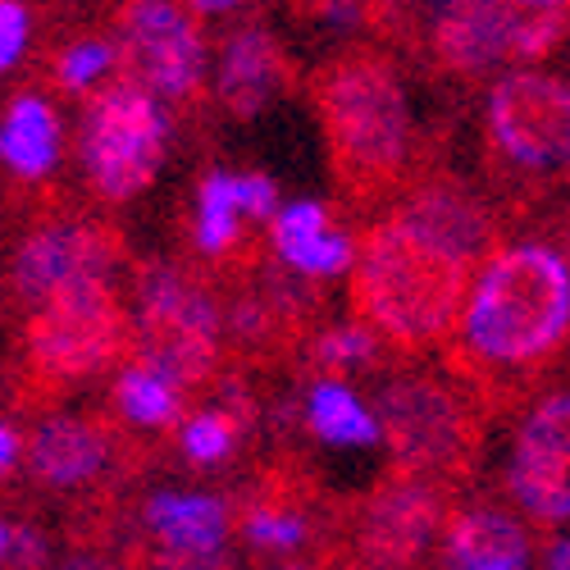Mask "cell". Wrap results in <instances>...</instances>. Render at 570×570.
I'll list each match as a JSON object with an SVG mask.
<instances>
[{
  "label": "cell",
  "instance_id": "obj_1",
  "mask_svg": "<svg viewBox=\"0 0 570 570\" xmlns=\"http://www.w3.org/2000/svg\"><path fill=\"white\" fill-rule=\"evenodd\" d=\"M570 343V256L548 243H502L474 278L443 370L489 420L520 415L557 374Z\"/></svg>",
  "mask_w": 570,
  "mask_h": 570
},
{
  "label": "cell",
  "instance_id": "obj_2",
  "mask_svg": "<svg viewBox=\"0 0 570 570\" xmlns=\"http://www.w3.org/2000/svg\"><path fill=\"white\" fill-rule=\"evenodd\" d=\"M306 97L324 137L334 202L347 215H379L415 174V119L393 51L361 41L328 56L306 78Z\"/></svg>",
  "mask_w": 570,
  "mask_h": 570
},
{
  "label": "cell",
  "instance_id": "obj_3",
  "mask_svg": "<svg viewBox=\"0 0 570 570\" xmlns=\"http://www.w3.org/2000/svg\"><path fill=\"white\" fill-rule=\"evenodd\" d=\"M474 278L480 265L461 261L384 210L356 228L347 311L352 324L374 334L393 361H420L456 338Z\"/></svg>",
  "mask_w": 570,
  "mask_h": 570
},
{
  "label": "cell",
  "instance_id": "obj_4",
  "mask_svg": "<svg viewBox=\"0 0 570 570\" xmlns=\"http://www.w3.org/2000/svg\"><path fill=\"white\" fill-rule=\"evenodd\" d=\"M137 356V315L124 306L115 278H78L23 320L14 361V406L51 415L101 374H119Z\"/></svg>",
  "mask_w": 570,
  "mask_h": 570
},
{
  "label": "cell",
  "instance_id": "obj_5",
  "mask_svg": "<svg viewBox=\"0 0 570 570\" xmlns=\"http://www.w3.org/2000/svg\"><path fill=\"white\" fill-rule=\"evenodd\" d=\"M374 420L379 439L389 448V465L465 498L480 480L489 415L452 374L430 370H389L384 384H374Z\"/></svg>",
  "mask_w": 570,
  "mask_h": 570
},
{
  "label": "cell",
  "instance_id": "obj_6",
  "mask_svg": "<svg viewBox=\"0 0 570 570\" xmlns=\"http://www.w3.org/2000/svg\"><path fill=\"white\" fill-rule=\"evenodd\" d=\"M137 365L156 370L197 406L228 379L224 306L215 283L187 261H137Z\"/></svg>",
  "mask_w": 570,
  "mask_h": 570
},
{
  "label": "cell",
  "instance_id": "obj_7",
  "mask_svg": "<svg viewBox=\"0 0 570 570\" xmlns=\"http://www.w3.org/2000/svg\"><path fill=\"white\" fill-rule=\"evenodd\" d=\"M461 498L389 465L370 489L334 502L324 557L338 570H424Z\"/></svg>",
  "mask_w": 570,
  "mask_h": 570
},
{
  "label": "cell",
  "instance_id": "obj_8",
  "mask_svg": "<svg viewBox=\"0 0 570 570\" xmlns=\"http://www.w3.org/2000/svg\"><path fill=\"white\" fill-rule=\"evenodd\" d=\"M160 452V439H141L110 406L87 415H41L23 434V480L37 498L82 507L128 493Z\"/></svg>",
  "mask_w": 570,
  "mask_h": 570
},
{
  "label": "cell",
  "instance_id": "obj_9",
  "mask_svg": "<svg viewBox=\"0 0 570 570\" xmlns=\"http://www.w3.org/2000/svg\"><path fill=\"white\" fill-rule=\"evenodd\" d=\"M402 32H415L424 60L439 78L480 82L507 65L530 69L548 60L570 32L561 14H534L515 0H430L420 14L402 19Z\"/></svg>",
  "mask_w": 570,
  "mask_h": 570
},
{
  "label": "cell",
  "instance_id": "obj_10",
  "mask_svg": "<svg viewBox=\"0 0 570 570\" xmlns=\"http://www.w3.org/2000/svg\"><path fill=\"white\" fill-rule=\"evenodd\" d=\"M124 261L128 243L106 215H91L87 206L37 187L0 278H6V297L32 315L78 278H115Z\"/></svg>",
  "mask_w": 570,
  "mask_h": 570
},
{
  "label": "cell",
  "instance_id": "obj_11",
  "mask_svg": "<svg viewBox=\"0 0 570 570\" xmlns=\"http://www.w3.org/2000/svg\"><path fill=\"white\" fill-rule=\"evenodd\" d=\"M169 147V119L160 101L132 78H110L82 101L78 165L87 193L101 206H128L156 183Z\"/></svg>",
  "mask_w": 570,
  "mask_h": 570
},
{
  "label": "cell",
  "instance_id": "obj_12",
  "mask_svg": "<svg viewBox=\"0 0 570 570\" xmlns=\"http://www.w3.org/2000/svg\"><path fill=\"white\" fill-rule=\"evenodd\" d=\"M106 32L119 51V73L147 87L174 115L197 119L206 101V37L202 14L183 0H110Z\"/></svg>",
  "mask_w": 570,
  "mask_h": 570
},
{
  "label": "cell",
  "instance_id": "obj_13",
  "mask_svg": "<svg viewBox=\"0 0 570 570\" xmlns=\"http://www.w3.org/2000/svg\"><path fill=\"white\" fill-rule=\"evenodd\" d=\"M233 502V534L256 557H324L334 502L328 484L302 452L265 456L243 484L228 493Z\"/></svg>",
  "mask_w": 570,
  "mask_h": 570
},
{
  "label": "cell",
  "instance_id": "obj_14",
  "mask_svg": "<svg viewBox=\"0 0 570 570\" xmlns=\"http://www.w3.org/2000/svg\"><path fill=\"white\" fill-rule=\"evenodd\" d=\"M484 137L493 169L511 183L570 169V78L511 69L489 87Z\"/></svg>",
  "mask_w": 570,
  "mask_h": 570
},
{
  "label": "cell",
  "instance_id": "obj_15",
  "mask_svg": "<svg viewBox=\"0 0 570 570\" xmlns=\"http://www.w3.org/2000/svg\"><path fill=\"white\" fill-rule=\"evenodd\" d=\"M507 502L539 530L570 520V389L539 393L520 411L507 461Z\"/></svg>",
  "mask_w": 570,
  "mask_h": 570
},
{
  "label": "cell",
  "instance_id": "obj_16",
  "mask_svg": "<svg viewBox=\"0 0 570 570\" xmlns=\"http://www.w3.org/2000/svg\"><path fill=\"white\" fill-rule=\"evenodd\" d=\"M389 215H397L402 224H411L415 233L430 237V243L456 252L461 261L480 265V269L502 247V224H498V210L489 206V197L474 193L461 174L443 169L439 160L415 165V174L406 178V187L389 206Z\"/></svg>",
  "mask_w": 570,
  "mask_h": 570
},
{
  "label": "cell",
  "instance_id": "obj_17",
  "mask_svg": "<svg viewBox=\"0 0 570 570\" xmlns=\"http://www.w3.org/2000/svg\"><path fill=\"white\" fill-rule=\"evenodd\" d=\"M434 570H534V534L507 502H456L443 525Z\"/></svg>",
  "mask_w": 570,
  "mask_h": 570
},
{
  "label": "cell",
  "instance_id": "obj_18",
  "mask_svg": "<svg viewBox=\"0 0 570 570\" xmlns=\"http://www.w3.org/2000/svg\"><path fill=\"white\" fill-rule=\"evenodd\" d=\"M297 82H302V69L293 65L288 46H283L269 28L243 23L237 32L224 37L215 97H219V106H224L237 124L256 119L265 106H274L278 97H288Z\"/></svg>",
  "mask_w": 570,
  "mask_h": 570
},
{
  "label": "cell",
  "instance_id": "obj_19",
  "mask_svg": "<svg viewBox=\"0 0 570 570\" xmlns=\"http://www.w3.org/2000/svg\"><path fill=\"white\" fill-rule=\"evenodd\" d=\"M347 219L352 215L338 202H293L269 219V247L283 265L306 278L343 274L356 261V237Z\"/></svg>",
  "mask_w": 570,
  "mask_h": 570
},
{
  "label": "cell",
  "instance_id": "obj_20",
  "mask_svg": "<svg viewBox=\"0 0 570 570\" xmlns=\"http://www.w3.org/2000/svg\"><path fill=\"white\" fill-rule=\"evenodd\" d=\"M128 534L178 552H224L233 539V502L228 493H151L141 498Z\"/></svg>",
  "mask_w": 570,
  "mask_h": 570
},
{
  "label": "cell",
  "instance_id": "obj_21",
  "mask_svg": "<svg viewBox=\"0 0 570 570\" xmlns=\"http://www.w3.org/2000/svg\"><path fill=\"white\" fill-rule=\"evenodd\" d=\"M0 165L28 187H37L60 165V115L37 87L19 91L6 106V119H0Z\"/></svg>",
  "mask_w": 570,
  "mask_h": 570
},
{
  "label": "cell",
  "instance_id": "obj_22",
  "mask_svg": "<svg viewBox=\"0 0 570 570\" xmlns=\"http://www.w3.org/2000/svg\"><path fill=\"white\" fill-rule=\"evenodd\" d=\"M110 411L128 424V430H151L160 439H178V430L187 424V415L197 411V402L178 393L169 379H160L156 370L147 365H124L110 384Z\"/></svg>",
  "mask_w": 570,
  "mask_h": 570
},
{
  "label": "cell",
  "instance_id": "obj_23",
  "mask_svg": "<svg viewBox=\"0 0 570 570\" xmlns=\"http://www.w3.org/2000/svg\"><path fill=\"white\" fill-rule=\"evenodd\" d=\"M302 430H311L320 443L334 448H374L379 439V420L374 411L334 379H311L306 402H302Z\"/></svg>",
  "mask_w": 570,
  "mask_h": 570
},
{
  "label": "cell",
  "instance_id": "obj_24",
  "mask_svg": "<svg viewBox=\"0 0 570 570\" xmlns=\"http://www.w3.org/2000/svg\"><path fill=\"white\" fill-rule=\"evenodd\" d=\"M389 365L397 361L361 324H328L302 356V370L311 379H334V384H347V389H352V379H374L379 384L389 374Z\"/></svg>",
  "mask_w": 570,
  "mask_h": 570
},
{
  "label": "cell",
  "instance_id": "obj_25",
  "mask_svg": "<svg viewBox=\"0 0 570 570\" xmlns=\"http://www.w3.org/2000/svg\"><path fill=\"white\" fill-rule=\"evenodd\" d=\"M41 78L51 82L60 97L87 101L91 91H101L110 78H119V51L110 32H73L51 46V56L41 60Z\"/></svg>",
  "mask_w": 570,
  "mask_h": 570
},
{
  "label": "cell",
  "instance_id": "obj_26",
  "mask_svg": "<svg viewBox=\"0 0 570 570\" xmlns=\"http://www.w3.org/2000/svg\"><path fill=\"white\" fill-rule=\"evenodd\" d=\"M124 561L132 570H237L233 548H224V552H178V548L151 543L141 534L124 539Z\"/></svg>",
  "mask_w": 570,
  "mask_h": 570
},
{
  "label": "cell",
  "instance_id": "obj_27",
  "mask_svg": "<svg viewBox=\"0 0 570 570\" xmlns=\"http://www.w3.org/2000/svg\"><path fill=\"white\" fill-rule=\"evenodd\" d=\"M315 14H334V19H365L374 32L397 37L406 0H306Z\"/></svg>",
  "mask_w": 570,
  "mask_h": 570
},
{
  "label": "cell",
  "instance_id": "obj_28",
  "mask_svg": "<svg viewBox=\"0 0 570 570\" xmlns=\"http://www.w3.org/2000/svg\"><path fill=\"white\" fill-rule=\"evenodd\" d=\"M0 570H51V539L32 520H19V525H10V552Z\"/></svg>",
  "mask_w": 570,
  "mask_h": 570
},
{
  "label": "cell",
  "instance_id": "obj_29",
  "mask_svg": "<svg viewBox=\"0 0 570 570\" xmlns=\"http://www.w3.org/2000/svg\"><path fill=\"white\" fill-rule=\"evenodd\" d=\"M28 28H32L28 6H19V0H6V6H0V73L14 69V65L23 60V51H28Z\"/></svg>",
  "mask_w": 570,
  "mask_h": 570
},
{
  "label": "cell",
  "instance_id": "obj_30",
  "mask_svg": "<svg viewBox=\"0 0 570 570\" xmlns=\"http://www.w3.org/2000/svg\"><path fill=\"white\" fill-rule=\"evenodd\" d=\"M237 202H243V215L252 224L269 228V219L278 215V187L265 174H237Z\"/></svg>",
  "mask_w": 570,
  "mask_h": 570
},
{
  "label": "cell",
  "instance_id": "obj_31",
  "mask_svg": "<svg viewBox=\"0 0 570 570\" xmlns=\"http://www.w3.org/2000/svg\"><path fill=\"white\" fill-rule=\"evenodd\" d=\"M19 465H23V434L10 420H0V484H6L10 470H19Z\"/></svg>",
  "mask_w": 570,
  "mask_h": 570
},
{
  "label": "cell",
  "instance_id": "obj_32",
  "mask_svg": "<svg viewBox=\"0 0 570 570\" xmlns=\"http://www.w3.org/2000/svg\"><path fill=\"white\" fill-rule=\"evenodd\" d=\"M56 570H132L128 561H115L110 552H69Z\"/></svg>",
  "mask_w": 570,
  "mask_h": 570
},
{
  "label": "cell",
  "instance_id": "obj_33",
  "mask_svg": "<svg viewBox=\"0 0 570 570\" xmlns=\"http://www.w3.org/2000/svg\"><path fill=\"white\" fill-rule=\"evenodd\" d=\"M269 570H338L328 557H288V561H274Z\"/></svg>",
  "mask_w": 570,
  "mask_h": 570
},
{
  "label": "cell",
  "instance_id": "obj_34",
  "mask_svg": "<svg viewBox=\"0 0 570 570\" xmlns=\"http://www.w3.org/2000/svg\"><path fill=\"white\" fill-rule=\"evenodd\" d=\"M193 14H228V10H237L243 0H183Z\"/></svg>",
  "mask_w": 570,
  "mask_h": 570
},
{
  "label": "cell",
  "instance_id": "obj_35",
  "mask_svg": "<svg viewBox=\"0 0 570 570\" xmlns=\"http://www.w3.org/2000/svg\"><path fill=\"white\" fill-rule=\"evenodd\" d=\"M515 6H525L534 14H561V19H570V0H515Z\"/></svg>",
  "mask_w": 570,
  "mask_h": 570
},
{
  "label": "cell",
  "instance_id": "obj_36",
  "mask_svg": "<svg viewBox=\"0 0 570 570\" xmlns=\"http://www.w3.org/2000/svg\"><path fill=\"white\" fill-rule=\"evenodd\" d=\"M543 570H570V539H561L543 552Z\"/></svg>",
  "mask_w": 570,
  "mask_h": 570
},
{
  "label": "cell",
  "instance_id": "obj_37",
  "mask_svg": "<svg viewBox=\"0 0 570 570\" xmlns=\"http://www.w3.org/2000/svg\"><path fill=\"white\" fill-rule=\"evenodd\" d=\"M6 552H10V525L0 520V561H6Z\"/></svg>",
  "mask_w": 570,
  "mask_h": 570
},
{
  "label": "cell",
  "instance_id": "obj_38",
  "mask_svg": "<svg viewBox=\"0 0 570 570\" xmlns=\"http://www.w3.org/2000/svg\"><path fill=\"white\" fill-rule=\"evenodd\" d=\"M0 6H6V0H0Z\"/></svg>",
  "mask_w": 570,
  "mask_h": 570
}]
</instances>
